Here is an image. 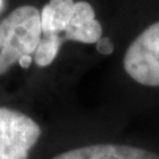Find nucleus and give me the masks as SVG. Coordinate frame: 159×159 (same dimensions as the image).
<instances>
[{
	"mask_svg": "<svg viewBox=\"0 0 159 159\" xmlns=\"http://www.w3.org/2000/svg\"><path fill=\"white\" fill-rule=\"evenodd\" d=\"M40 20L41 39L33 56L39 68L53 65L66 44L93 47L105 34L96 8L88 0H49L40 9Z\"/></svg>",
	"mask_w": 159,
	"mask_h": 159,
	"instance_id": "f257e3e1",
	"label": "nucleus"
},
{
	"mask_svg": "<svg viewBox=\"0 0 159 159\" xmlns=\"http://www.w3.org/2000/svg\"><path fill=\"white\" fill-rule=\"evenodd\" d=\"M43 129L28 114L0 106V159H31Z\"/></svg>",
	"mask_w": 159,
	"mask_h": 159,
	"instance_id": "39448f33",
	"label": "nucleus"
},
{
	"mask_svg": "<svg viewBox=\"0 0 159 159\" xmlns=\"http://www.w3.org/2000/svg\"><path fill=\"white\" fill-rule=\"evenodd\" d=\"M121 68L133 85L159 90V19L146 24L126 45Z\"/></svg>",
	"mask_w": 159,
	"mask_h": 159,
	"instance_id": "20e7f679",
	"label": "nucleus"
},
{
	"mask_svg": "<svg viewBox=\"0 0 159 159\" xmlns=\"http://www.w3.org/2000/svg\"><path fill=\"white\" fill-rule=\"evenodd\" d=\"M48 159H159V145L116 135H85L66 143Z\"/></svg>",
	"mask_w": 159,
	"mask_h": 159,
	"instance_id": "7ed1b4c3",
	"label": "nucleus"
},
{
	"mask_svg": "<svg viewBox=\"0 0 159 159\" xmlns=\"http://www.w3.org/2000/svg\"><path fill=\"white\" fill-rule=\"evenodd\" d=\"M41 39L40 9L31 4L19 6L0 20V76L15 65L27 69Z\"/></svg>",
	"mask_w": 159,
	"mask_h": 159,
	"instance_id": "f03ea898",
	"label": "nucleus"
}]
</instances>
